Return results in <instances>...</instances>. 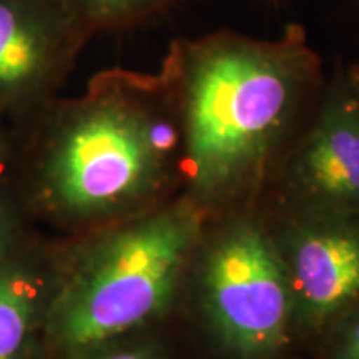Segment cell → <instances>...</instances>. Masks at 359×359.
Here are the masks:
<instances>
[{"label":"cell","mask_w":359,"mask_h":359,"mask_svg":"<svg viewBox=\"0 0 359 359\" xmlns=\"http://www.w3.org/2000/svg\"><path fill=\"white\" fill-rule=\"evenodd\" d=\"M165 62L177 85L195 205L253 187L278 147L306 127L327 77L298 24L276 39L235 30L178 39Z\"/></svg>","instance_id":"1"},{"label":"cell","mask_w":359,"mask_h":359,"mask_svg":"<svg viewBox=\"0 0 359 359\" xmlns=\"http://www.w3.org/2000/svg\"><path fill=\"white\" fill-rule=\"evenodd\" d=\"M37 138L34 200L65 219H97L151 203L185 161L177 85L158 72L110 69L79 97H58L29 127Z\"/></svg>","instance_id":"2"},{"label":"cell","mask_w":359,"mask_h":359,"mask_svg":"<svg viewBox=\"0 0 359 359\" xmlns=\"http://www.w3.org/2000/svg\"><path fill=\"white\" fill-rule=\"evenodd\" d=\"M200 223V208L187 200L151 210L107 236L57 299L50 323L58 343L82 351L158 313Z\"/></svg>","instance_id":"3"},{"label":"cell","mask_w":359,"mask_h":359,"mask_svg":"<svg viewBox=\"0 0 359 359\" xmlns=\"http://www.w3.org/2000/svg\"><path fill=\"white\" fill-rule=\"evenodd\" d=\"M88 40L64 0H0V115L29 127L60 97Z\"/></svg>","instance_id":"4"},{"label":"cell","mask_w":359,"mask_h":359,"mask_svg":"<svg viewBox=\"0 0 359 359\" xmlns=\"http://www.w3.org/2000/svg\"><path fill=\"white\" fill-rule=\"evenodd\" d=\"M206 298L222 334L243 351L280 343L288 291L268 238L243 219L224 233L206 269Z\"/></svg>","instance_id":"5"},{"label":"cell","mask_w":359,"mask_h":359,"mask_svg":"<svg viewBox=\"0 0 359 359\" xmlns=\"http://www.w3.org/2000/svg\"><path fill=\"white\" fill-rule=\"evenodd\" d=\"M290 191L313 212L359 215V92L348 65L326 77L291 155Z\"/></svg>","instance_id":"6"},{"label":"cell","mask_w":359,"mask_h":359,"mask_svg":"<svg viewBox=\"0 0 359 359\" xmlns=\"http://www.w3.org/2000/svg\"><path fill=\"white\" fill-rule=\"evenodd\" d=\"M294 248V276L304 303L330 314L359 299V215L316 212Z\"/></svg>","instance_id":"7"},{"label":"cell","mask_w":359,"mask_h":359,"mask_svg":"<svg viewBox=\"0 0 359 359\" xmlns=\"http://www.w3.org/2000/svg\"><path fill=\"white\" fill-rule=\"evenodd\" d=\"M37 309L34 278L24 269L0 271V359H19Z\"/></svg>","instance_id":"8"},{"label":"cell","mask_w":359,"mask_h":359,"mask_svg":"<svg viewBox=\"0 0 359 359\" xmlns=\"http://www.w3.org/2000/svg\"><path fill=\"white\" fill-rule=\"evenodd\" d=\"M88 37L142 25L177 0H64Z\"/></svg>","instance_id":"9"},{"label":"cell","mask_w":359,"mask_h":359,"mask_svg":"<svg viewBox=\"0 0 359 359\" xmlns=\"http://www.w3.org/2000/svg\"><path fill=\"white\" fill-rule=\"evenodd\" d=\"M13 226V210L11 201L6 191L0 187V257H2V251H6V246L8 243V238H11Z\"/></svg>","instance_id":"10"},{"label":"cell","mask_w":359,"mask_h":359,"mask_svg":"<svg viewBox=\"0 0 359 359\" xmlns=\"http://www.w3.org/2000/svg\"><path fill=\"white\" fill-rule=\"evenodd\" d=\"M15 127L0 115V178H2L4 168L7 167L12 156L13 140H15Z\"/></svg>","instance_id":"11"},{"label":"cell","mask_w":359,"mask_h":359,"mask_svg":"<svg viewBox=\"0 0 359 359\" xmlns=\"http://www.w3.org/2000/svg\"><path fill=\"white\" fill-rule=\"evenodd\" d=\"M341 353L343 359H359V316L349 326Z\"/></svg>","instance_id":"12"},{"label":"cell","mask_w":359,"mask_h":359,"mask_svg":"<svg viewBox=\"0 0 359 359\" xmlns=\"http://www.w3.org/2000/svg\"><path fill=\"white\" fill-rule=\"evenodd\" d=\"M102 359H151L145 351H137V349H132V351H120L115 354H110V356H105Z\"/></svg>","instance_id":"13"},{"label":"cell","mask_w":359,"mask_h":359,"mask_svg":"<svg viewBox=\"0 0 359 359\" xmlns=\"http://www.w3.org/2000/svg\"><path fill=\"white\" fill-rule=\"evenodd\" d=\"M348 70H349V75H351L353 82H354V85H356V88L359 92V60L354 62V64H351V65H348Z\"/></svg>","instance_id":"14"}]
</instances>
